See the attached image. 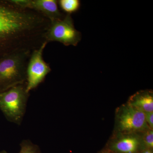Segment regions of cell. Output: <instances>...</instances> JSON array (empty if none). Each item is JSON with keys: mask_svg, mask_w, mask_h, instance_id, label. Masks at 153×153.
Listing matches in <instances>:
<instances>
[{"mask_svg": "<svg viewBox=\"0 0 153 153\" xmlns=\"http://www.w3.org/2000/svg\"><path fill=\"white\" fill-rule=\"evenodd\" d=\"M46 26V19L38 12L0 0V59L38 49L44 42Z\"/></svg>", "mask_w": 153, "mask_h": 153, "instance_id": "cell-1", "label": "cell"}, {"mask_svg": "<svg viewBox=\"0 0 153 153\" xmlns=\"http://www.w3.org/2000/svg\"><path fill=\"white\" fill-rule=\"evenodd\" d=\"M32 52H14L0 59V92L26 83L27 66Z\"/></svg>", "mask_w": 153, "mask_h": 153, "instance_id": "cell-2", "label": "cell"}, {"mask_svg": "<svg viewBox=\"0 0 153 153\" xmlns=\"http://www.w3.org/2000/svg\"><path fill=\"white\" fill-rule=\"evenodd\" d=\"M30 93L26 83L0 92V110L9 121L21 125L26 112Z\"/></svg>", "mask_w": 153, "mask_h": 153, "instance_id": "cell-3", "label": "cell"}, {"mask_svg": "<svg viewBox=\"0 0 153 153\" xmlns=\"http://www.w3.org/2000/svg\"><path fill=\"white\" fill-rule=\"evenodd\" d=\"M45 38L48 43L56 41L66 46H76L81 40V35L74 27L71 15L66 14L62 19L50 22Z\"/></svg>", "mask_w": 153, "mask_h": 153, "instance_id": "cell-4", "label": "cell"}, {"mask_svg": "<svg viewBox=\"0 0 153 153\" xmlns=\"http://www.w3.org/2000/svg\"><path fill=\"white\" fill-rule=\"evenodd\" d=\"M48 43L45 41L39 48L33 51L30 56L27 68L26 89L28 93L42 83L52 70L43 58V52Z\"/></svg>", "mask_w": 153, "mask_h": 153, "instance_id": "cell-5", "label": "cell"}, {"mask_svg": "<svg viewBox=\"0 0 153 153\" xmlns=\"http://www.w3.org/2000/svg\"><path fill=\"white\" fill-rule=\"evenodd\" d=\"M117 127L124 132L145 130L148 127L145 113L128 104L121 108L117 114Z\"/></svg>", "mask_w": 153, "mask_h": 153, "instance_id": "cell-6", "label": "cell"}, {"mask_svg": "<svg viewBox=\"0 0 153 153\" xmlns=\"http://www.w3.org/2000/svg\"><path fill=\"white\" fill-rule=\"evenodd\" d=\"M11 3L23 9L33 10L42 14L50 22L65 16L58 8L56 0H10Z\"/></svg>", "mask_w": 153, "mask_h": 153, "instance_id": "cell-7", "label": "cell"}, {"mask_svg": "<svg viewBox=\"0 0 153 153\" xmlns=\"http://www.w3.org/2000/svg\"><path fill=\"white\" fill-rule=\"evenodd\" d=\"M146 148L137 137L127 136L111 143L106 150L112 153H140Z\"/></svg>", "mask_w": 153, "mask_h": 153, "instance_id": "cell-8", "label": "cell"}, {"mask_svg": "<svg viewBox=\"0 0 153 153\" xmlns=\"http://www.w3.org/2000/svg\"><path fill=\"white\" fill-rule=\"evenodd\" d=\"M128 104L144 113L153 112L152 94L149 91L136 94L131 98Z\"/></svg>", "mask_w": 153, "mask_h": 153, "instance_id": "cell-9", "label": "cell"}, {"mask_svg": "<svg viewBox=\"0 0 153 153\" xmlns=\"http://www.w3.org/2000/svg\"><path fill=\"white\" fill-rule=\"evenodd\" d=\"M58 1L60 7L67 14L75 13L80 7V2L78 0H60Z\"/></svg>", "mask_w": 153, "mask_h": 153, "instance_id": "cell-10", "label": "cell"}, {"mask_svg": "<svg viewBox=\"0 0 153 153\" xmlns=\"http://www.w3.org/2000/svg\"><path fill=\"white\" fill-rule=\"evenodd\" d=\"M20 150L18 153H42L39 146L29 140H24L20 144Z\"/></svg>", "mask_w": 153, "mask_h": 153, "instance_id": "cell-11", "label": "cell"}, {"mask_svg": "<svg viewBox=\"0 0 153 153\" xmlns=\"http://www.w3.org/2000/svg\"><path fill=\"white\" fill-rule=\"evenodd\" d=\"M144 140V145L146 148L152 150L153 148V132L150 130L147 132L145 136Z\"/></svg>", "mask_w": 153, "mask_h": 153, "instance_id": "cell-12", "label": "cell"}, {"mask_svg": "<svg viewBox=\"0 0 153 153\" xmlns=\"http://www.w3.org/2000/svg\"><path fill=\"white\" fill-rule=\"evenodd\" d=\"M146 123L149 124L151 128H153V112L145 113Z\"/></svg>", "mask_w": 153, "mask_h": 153, "instance_id": "cell-13", "label": "cell"}, {"mask_svg": "<svg viewBox=\"0 0 153 153\" xmlns=\"http://www.w3.org/2000/svg\"><path fill=\"white\" fill-rule=\"evenodd\" d=\"M99 153H108V152L106 150H103V151H101V152H100Z\"/></svg>", "mask_w": 153, "mask_h": 153, "instance_id": "cell-14", "label": "cell"}, {"mask_svg": "<svg viewBox=\"0 0 153 153\" xmlns=\"http://www.w3.org/2000/svg\"><path fill=\"white\" fill-rule=\"evenodd\" d=\"M0 153H8L5 150H2L0 152Z\"/></svg>", "mask_w": 153, "mask_h": 153, "instance_id": "cell-15", "label": "cell"}, {"mask_svg": "<svg viewBox=\"0 0 153 153\" xmlns=\"http://www.w3.org/2000/svg\"><path fill=\"white\" fill-rule=\"evenodd\" d=\"M107 151V152H108V153H112L110 152H108V151Z\"/></svg>", "mask_w": 153, "mask_h": 153, "instance_id": "cell-16", "label": "cell"}]
</instances>
